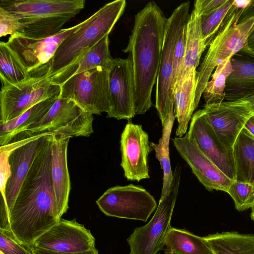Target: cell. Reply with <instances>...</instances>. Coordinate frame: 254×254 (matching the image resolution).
Returning a JSON list of instances; mask_svg holds the SVG:
<instances>
[{
  "label": "cell",
  "instance_id": "cell-1",
  "mask_svg": "<svg viewBox=\"0 0 254 254\" xmlns=\"http://www.w3.org/2000/svg\"><path fill=\"white\" fill-rule=\"evenodd\" d=\"M52 134L34 160L10 213L7 228L21 245L30 248L57 224L64 213L53 189L51 170Z\"/></svg>",
  "mask_w": 254,
  "mask_h": 254
},
{
  "label": "cell",
  "instance_id": "cell-2",
  "mask_svg": "<svg viewBox=\"0 0 254 254\" xmlns=\"http://www.w3.org/2000/svg\"><path fill=\"white\" fill-rule=\"evenodd\" d=\"M167 18L154 2L148 3L134 16L126 48L133 69L135 114H145L152 106L151 94L156 83Z\"/></svg>",
  "mask_w": 254,
  "mask_h": 254
},
{
  "label": "cell",
  "instance_id": "cell-3",
  "mask_svg": "<svg viewBox=\"0 0 254 254\" xmlns=\"http://www.w3.org/2000/svg\"><path fill=\"white\" fill-rule=\"evenodd\" d=\"M125 0H116L101 7L82 22L81 27L59 47L49 65L50 78L75 61L79 57L109 35L123 14Z\"/></svg>",
  "mask_w": 254,
  "mask_h": 254
},
{
  "label": "cell",
  "instance_id": "cell-4",
  "mask_svg": "<svg viewBox=\"0 0 254 254\" xmlns=\"http://www.w3.org/2000/svg\"><path fill=\"white\" fill-rule=\"evenodd\" d=\"M40 134L25 139L0 146V160L7 161L10 175L0 206V229L7 228L10 213L19 191L32 163L43 147L48 135Z\"/></svg>",
  "mask_w": 254,
  "mask_h": 254
},
{
  "label": "cell",
  "instance_id": "cell-5",
  "mask_svg": "<svg viewBox=\"0 0 254 254\" xmlns=\"http://www.w3.org/2000/svg\"><path fill=\"white\" fill-rule=\"evenodd\" d=\"M93 120L92 114L74 101L59 96L41 120L15 135L10 143L45 133L88 137L93 133Z\"/></svg>",
  "mask_w": 254,
  "mask_h": 254
},
{
  "label": "cell",
  "instance_id": "cell-6",
  "mask_svg": "<svg viewBox=\"0 0 254 254\" xmlns=\"http://www.w3.org/2000/svg\"><path fill=\"white\" fill-rule=\"evenodd\" d=\"M190 2L182 3L167 19L156 85L155 108L163 126L174 105L172 90L173 62L176 46L190 14Z\"/></svg>",
  "mask_w": 254,
  "mask_h": 254
},
{
  "label": "cell",
  "instance_id": "cell-7",
  "mask_svg": "<svg viewBox=\"0 0 254 254\" xmlns=\"http://www.w3.org/2000/svg\"><path fill=\"white\" fill-rule=\"evenodd\" d=\"M181 166L177 164L173 171V179L166 194L160 197L153 216L145 225L136 228L127 239L129 254H156L165 246L171 228V220L180 183Z\"/></svg>",
  "mask_w": 254,
  "mask_h": 254
},
{
  "label": "cell",
  "instance_id": "cell-8",
  "mask_svg": "<svg viewBox=\"0 0 254 254\" xmlns=\"http://www.w3.org/2000/svg\"><path fill=\"white\" fill-rule=\"evenodd\" d=\"M243 9H239L225 28L213 40L197 70L194 100L196 108L214 68L248 46V38L254 24V17L238 24Z\"/></svg>",
  "mask_w": 254,
  "mask_h": 254
},
{
  "label": "cell",
  "instance_id": "cell-9",
  "mask_svg": "<svg viewBox=\"0 0 254 254\" xmlns=\"http://www.w3.org/2000/svg\"><path fill=\"white\" fill-rule=\"evenodd\" d=\"M49 66L30 73L25 81L1 86L0 92V125L15 119L36 104L58 97L61 87L48 78Z\"/></svg>",
  "mask_w": 254,
  "mask_h": 254
},
{
  "label": "cell",
  "instance_id": "cell-10",
  "mask_svg": "<svg viewBox=\"0 0 254 254\" xmlns=\"http://www.w3.org/2000/svg\"><path fill=\"white\" fill-rule=\"evenodd\" d=\"M61 87L59 96L70 99L91 114L110 110L109 69L98 66L70 77Z\"/></svg>",
  "mask_w": 254,
  "mask_h": 254
},
{
  "label": "cell",
  "instance_id": "cell-11",
  "mask_svg": "<svg viewBox=\"0 0 254 254\" xmlns=\"http://www.w3.org/2000/svg\"><path fill=\"white\" fill-rule=\"evenodd\" d=\"M96 202L107 216L144 222L157 207L155 199L148 191L131 184L109 188Z\"/></svg>",
  "mask_w": 254,
  "mask_h": 254
},
{
  "label": "cell",
  "instance_id": "cell-12",
  "mask_svg": "<svg viewBox=\"0 0 254 254\" xmlns=\"http://www.w3.org/2000/svg\"><path fill=\"white\" fill-rule=\"evenodd\" d=\"M82 22L43 39L28 38L20 34L10 36L6 42L30 74L49 65L60 45L77 31Z\"/></svg>",
  "mask_w": 254,
  "mask_h": 254
},
{
  "label": "cell",
  "instance_id": "cell-13",
  "mask_svg": "<svg viewBox=\"0 0 254 254\" xmlns=\"http://www.w3.org/2000/svg\"><path fill=\"white\" fill-rule=\"evenodd\" d=\"M109 73L110 110L107 117L130 120L136 115L134 79L130 57L114 59Z\"/></svg>",
  "mask_w": 254,
  "mask_h": 254
},
{
  "label": "cell",
  "instance_id": "cell-14",
  "mask_svg": "<svg viewBox=\"0 0 254 254\" xmlns=\"http://www.w3.org/2000/svg\"><path fill=\"white\" fill-rule=\"evenodd\" d=\"M95 246V238L83 225L78 223L75 218L71 220L61 218L31 247L58 253H79L90 251Z\"/></svg>",
  "mask_w": 254,
  "mask_h": 254
},
{
  "label": "cell",
  "instance_id": "cell-15",
  "mask_svg": "<svg viewBox=\"0 0 254 254\" xmlns=\"http://www.w3.org/2000/svg\"><path fill=\"white\" fill-rule=\"evenodd\" d=\"M128 121L121 137V166L127 180L139 182L150 178L148 158L153 149L142 126Z\"/></svg>",
  "mask_w": 254,
  "mask_h": 254
},
{
  "label": "cell",
  "instance_id": "cell-16",
  "mask_svg": "<svg viewBox=\"0 0 254 254\" xmlns=\"http://www.w3.org/2000/svg\"><path fill=\"white\" fill-rule=\"evenodd\" d=\"M202 110L219 139L229 149H233L247 120L254 115L243 99L205 105Z\"/></svg>",
  "mask_w": 254,
  "mask_h": 254
},
{
  "label": "cell",
  "instance_id": "cell-17",
  "mask_svg": "<svg viewBox=\"0 0 254 254\" xmlns=\"http://www.w3.org/2000/svg\"><path fill=\"white\" fill-rule=\"evenodd\" d=\"M187 134L221 171L235 181L233 149L226 148L220 141L202 109L193 114Z\"/></svg>",
  "mask_w": 254,
  "mask_h": 254
},
{
  "label": "cell",
  "instance_id": "cell-18",
  "mask_svg": "<svg viewBox=\"0 0 254 254\" xmlns=\"http://www.w3.org/2000/svg\"><path fill=\"white\" fill-rule=\"evenodd\" d=\"M177 151L190 167L199 182L209 191L227 192L233 181L229 179L199 148L187 133L172 139Z\"/></svg>",
  "mask_w": 254,
  "mask_h": 254
},
{
  "label": "cell",
  "instance_id": "cell-19",
  "mask_svg": "<svg viewBox=\"0 0 254 254\" xmlns=\"http://www.w3.org/2000/svg\"><path fill=\"white\" fill-rule=\"evenodd\" d=\"M84 0H0V7L19 19H29L79 13Z\"/></svg>",
  "mask_w": 254,
  "mask_h": 254
},
{
  "label": "cell",
  "instance_id": "cell-20",
  "mask_svg": "<svg viewBox=\"0 0 254 254\" xmlns=\"http://www.w3.org/2000/svg\"><path fill=\"white\" fill-rule=\"evenodd\" d=\"M232 71L226 80L225 101H235L254 95V51L248 46L231 58Z\"/></svg>",
  "mask_w": 254,
  "mask_h": 254
},
{
  "label": "cell",
  "instance_id": "cell-21",
  "mask_svg": "<svg viewBox=\"0 0 254 254\" xmlns=\"http://www.w3.org/2000/svg\"><path fill=\"white\" fill-rule=\"evenodd\" d=\"M72 136L52 134L51 143V170L53 189L57 204L64 213L68 209L71 184L67 163V150Z\"/></svg>",
  "mask_w": 254,
  "mask_h": 254
},
{
  "label": "cell",
  "instance_id": "cell-22",
  "mask_svg": "<svg viewBox=\"0 0 254 254\" xmlns=\"http://www.w3.org/2000/svg\"><path fill=\"white\" fill-rule=\"evenodd\" d=\"M109 45V35H107L73 63L50 78V81L60 86L70 77L86 70L98 66L109 69L114 60L110 54Z\"/></svg>",
  "mask_w": 254,
  "mask_h": 254
},
{
  "label": "cell",
  "instance_id": "cell-23",
  "mask_svg": "<svg viewBox=\"0 0 254 254\" xmlns=\"http://www.w3.org/2000/svg\"><path fill=\"white\" fill-rule=\"evenodd\" d=\"M187 26V39L184 61L173 86V92L191 71L196 70L202 54L207 47L202 36L200 16L194 8L190 14Z\"/></svg>",
  "mask_w": 254,
  "mask_h": 254
},
{
  "label": "cell",
  "instance_id": "cell-24",
  "mask_svg": "<svg viewBox=\"0 0 254 254\" xmlns=\"http://www.w3.org/2000/svg\"><path fill=\"white\" fill-rule=\"evenodd\" d=\"M197 85V70L191 71L182 83L173 92V109L178 126L176 135L182 137L186 134L195 106V93Z\"/></svg>",
  "mask_w": 254,
  "mask_h": 254
},
{
  "label": "cell",
  "instance_id": "cell-25",
  "mask_svg": "<svg viewBox=\"0 0 254 254\" xmlns=\"http://www.w3.org/2000/svg\"><path fill=\"white\" fill-rule=\"evenodd\" d=\"M235 181L254 186V136L244 127L233 147Z\"/></svg>",
  "mask_w": 254,
  "mask_h": 254
},
{
  "label": "cell",
  "instance_id": "cell-26",
  "mask_svg": "<svg viewBox=\"0 0 254 254\" xmlns=\"http://www.w3.org/2000/svg\"><path fill=\"white\" fill-rule=\"evenodd\" d=\"M58 97L42 101L17 118L0 125V146L10 143L15 135L41 120L48 113Z\"/></svg>",
  "mask_w": 254,
  "mask_h": 254
},
{
  "label": "cell",
  "instance_id": "cell-27",
  "mask_svg": "<svg viewBox=\"0 0 254 254\" xmlns=\"http://www.w3.org/2000/svg\"><path fill=\"white\" fill-rule=\"evenodd\" d=\"M214 254H254V235L223 232L204 237Z\"/></svg>",
  "mask_w": 254,
  "mask_h": 254
},
{
  "label": "cell",
  "instance_id": "cell-28",
  "mask_svg": "<svg viewBox=\"0 0 254 254\" xmlns=\"http://www.w3.org/2000/svg\"><path fill=\"white\" fill-rule=\"evenodd\" d=\"M165 254H214L204 237L185 229H170L167 234Z\"/></svg>",
  "mask_w": 254,
  "mask_h": 254
},
{
  "label": "cell",
  "instance_id": "cell-29",
  "mask_svg": "<svg viewBox=\"0 0 254 254\" xmlns=\"http://www.w3.org/2000/svg\"><path fill=\"white\" fill-rule=\"evenodd\" d=\"M239 9L234 0H227L217 9L200 16L201 34L206 47L225 28Z\"/></svg>",
  "mask_w": 254,
  "mask_h": 254
},
{
  "label": "cell",
  "instance_id": "cell-30",
  "mask_svg": "<svg viewBox=\"0 0 254 254\" xmlns=\"http://www.w3.org/2000/svg\"><path fill=\"white\" fill-rule=\"evenodd\" d=\"M27 68L6 42H0V76L2 86L16 85L30 76Z\"/></svg>",
  "mask_w": 254,
  "mask_h": 254
},
{
  "label": "cell",
  "instance_id": "cell-31",
  "mask_svg": "<svg viewBox=\"0 0 254 254\" xmlns=\"http://www.w3.org/2000/svg\"><path fill=\"white\" fill-rule=\"evenodd\" d=\"M74 16L60 15L19 19L23 25V31L17 34L33 39L50 37L60 32L63 25Z\"/></svg>",
  "mask_w": 254,
  "mask_h": 254
},
{
  "label": "cell",
  "instance_id": "cell-32",
  "mask_svg": "<svg viewBox=\"0 0 254 254\" xmlns=\"http://www.w3.org/2000/svg\"><path fill=\"white\" fill-rule=\"evenodd\" d=\"M175 116L174 109L169 113L162 129V135L158 143L150 142V146L155 150L156 158L159 160L163 171V183L161 197H163L169 190L173 179L169 156V141Z\"/></svg>",
  "mask_w": 254,
  "mask_h": 254
},
{
  "label": "cell",
  "instance_id": "cell-33",
  "mask_svg": "<svg viewBox=\"0 0 254 254\" xmlns=\"http://www.w3.org/2000/svg\"><path fill=\"white\" fill-rule=\"evenodd\" d=\"M231 58L219 64L211 75L202 94L205 105L220 104L225 100L226 80L232 71Z\"/></svg>",
  "mask_w": 254,
  "mask_h": 254
},
{
  "label": "cell",
  "instance_id": "cell-34",
  "mask_svg": "<svg viewBox=\"0 0 254 254\" xmlns=\"http://www.w3.org/2000/svg\"><path fill=\"white\" fill-rule=\"evenodd\" d=\"M227 193L233 198L235 208L239 211L254 207V186L245 183L233 181Z\"/></svg>",
  "mask_w": 254,
  "mask_h": 254
},
{
  "label": "cell",
  "instance_id": "cell-35",
  "mask_svg": "<svg viewBox=\"0 0 254 254\" xmlns=\"http://www.w3.org/2000/svg\"><path fill=\"white\" fill-rule=\"evenodd\" d=\"M0 252L4 254H32L29 248L21 245L9 231L0 229Z\"/></svg>",
  "mask_w": 254,
  "mask_h": 254
},
{
  "label": "cell",
  "instance_id": "cell-36",
  "mask_svg": "<svg viewBox=\"0 0 254 254\" xmlns=\"http://www.w3.org/2000/svg\"><path fill=\"white\" fill-rule=\"evenodd\" d=\"M23 25L19 19L0 7V37L21 34Z\"/></svg>",
  "mask_w": 254,
  "mask_h": 254
},
{
  "label": "cell",
  "instance_id": "cell-37",
  "mask_svg": "<svg viewBox=\"0 0 254 254\" xmlns=\"http://www.w3.org/2000/svg\"><path fill=\"white\" fill-rule=\"evenodd\" d=\"M187 24L182 29L176 46L173 62L172 90L184 61L187 39Z\"/></svg>",
  "mask_w": 254,
  "mask_h": 254
},
{
  "label": "cell",
  "instance_id": "cell-38",
  "mask_svg": "<svg viewBox=\"0 0 254 254\" xmlns=\"http://www.w3.org/2000/svg\"><path fill=\"white\" fill-rule=\"evenodd\" d=\"M227 0H196L194 9L201 15L208 14L222 6Z\"/></svg>",
  "mask_w": 254,
  "mask_h": 254
},
{
  "label": "cell",
  "instance_id": "cell-39",
  "mask_svg": "<svg viewBox=\"0 0 254 254\" xmlns=\"http://www.w3.org/2000/svg\"><path fill=\"white\" fill-rule=\"evenodd\" d=\"M29 249L32 254H99L98 251L96 248L90 251L79 253H58L32 247Z\"/></svg>",
  "mask_w": 254,
  "mask_h": 254
},
{
  "label": "cell",
  "instance_id": "cell-40",
  "mask_svg": "<svg viewBox=\"0 0 254 254\" xmlns=\"http://www.w3.org/2000/svg\"><path fill=\"white\" fill-rule=\"evenodd\" d=\"M254 17V0H251L250 3L243 8L241 11L238 23H241Z\"/></svg>",
  "mask_w": 254,
  "mask_h": 254
},
{
  "label": "cell",
  "instance_id": "cell-41",
  "mask_svg": "<svg viewBox=\"0 0 254 254\" xmlns=\"http://www.w3.org/2000/svg\"><path fill=\"white\" fill-rule=\"evenodd\" d=\"M244 127L254 136V115L247 120Z\"/></svg>",
  "mask_w": 254,
  "mask_h": 254
},
{
  "label": "cell",
  "instance_id": "cell-42",
  "mask_svg": "<svg viewBox=\"0 0 254 254\" xmlns=\"http://www.w3.org/2000/svg\"><path fill=\"white\" fill-rule=\"evenodd\" d=\"M247 43L249 48L254 51V24L249 35Z\"/></svg>",
  "mask_w": 254,
  "mask_h": 254
},
{
  "label": "cell",
  "instance_id": "cell-43",
  "mask_svg": "<svg viewBox=\"0 0 254 254\" xmlns=\"http://www.w3.org/2000/svg\"><path fill=\"white\" fill-rule=\"evenodd\" d=\"M242 99L247 102L250 109L254 114V95Z\"/></svg>",
  "mask_w": 254,
  "mask_h": 254
},
{
  "label": "cell",
  "instance_id": "cell-44",
  "mask_svg": "<svg viewBox=\"0 0 254 254\" xmlns=\"http://www.w3.org/2000/svg\"><path fill=\"white\" fill-rule=\"evenodd\" d=\"M251 218L254 221V207L252 208V211L251 214Z\"/></svg>",
  "mask_w": 254,
  "mask_h": 254
},
{
  "label": "cell",
  "instance_id": "cell-45",
  "mask_svg": "<svg viewBox=\"0 0 254 254\" xmlns=\"http://www.w3.org/2000/svg\"><path fill=\"white\" fill-rule=\"evenodd\" d=\"M0 254H4L3 253H2L1 252H0Z\"/></svg>",
  "mask_w": 254,
  "mask_h": 254
},
{
  "label": "cell",
  "instance_id": "cell-46",
  "mask_svg": "<svg viewBox=\"0 0 254 254\" xmlns=\"http://www.w3.org/2000/svg\"></svg>",
  "mask_w": 254,
  "mask_h": 254
}]
</instances>
